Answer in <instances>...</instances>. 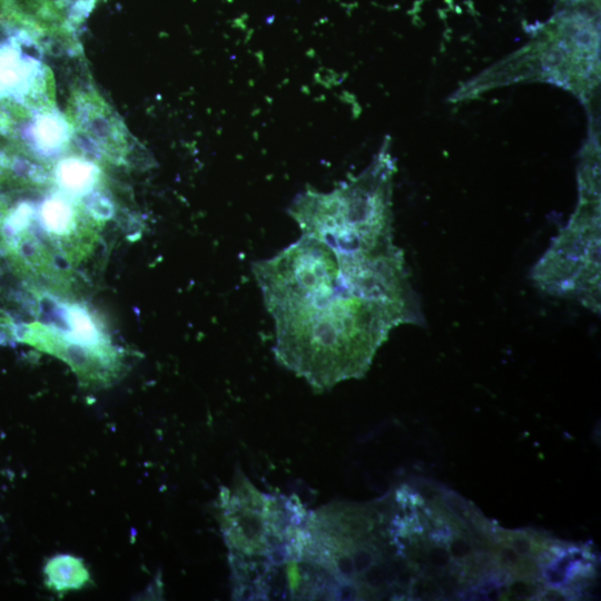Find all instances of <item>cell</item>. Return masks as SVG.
Returning <instances> with one entry per match:
<instances>
[{
	"label": "cell",
	"mask_w": 601,
	"mask_h": 601,
	"mask_svg": "<svg viewBox=\"0 0 601 601\" xmlns=\"http://www.w3.org/2000/svg\"><path fill=\"white\" fill-rule=\"evenodd\" d=\"M253 273L276 359L318 392L363 376L391 329L421 318L391 229L302 233Z\"/></svg>",
	"instance_id": "obj_1"
},
{
	"label": "cell",
	"mask_w": 601,
	"mask_h": 601,
	"mask_svg": "<svg viewBox=\"0 0 601 601\" xmlns=\"http://www.w3.org/2000/svg\"><path fill=\"white\" fill-rule=\"evenodd\" d=\"M221 511L234 598L273 599L309 512L296 496L260 492L242 473L223 491Z\"/></svg>",
	"instance_id": "obj_2"
}]
</instances>
